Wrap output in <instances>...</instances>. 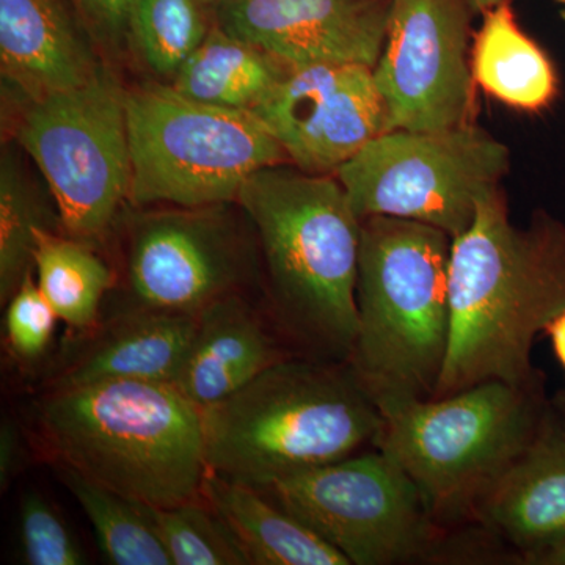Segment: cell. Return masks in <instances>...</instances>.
<instances>
[{"instance_id": "obj_1", "label": "cell", "mask_w": 565, "mask_h": 565, "mask_svg": "<svg viewBox=\"0 0 565 565\" xmlns=\"http://www.w3.org/2000/svg\"><path fill=\"white\" fill-rule=\"evenodd\" d=\"M565 310V228L509 221L500 193L479 203L473 225L452 239L449 343L434 397L484 382H535V337Z\"/></svg>"}, {"instance_id": "obj_2", "label": "cell", "mask_w": 565, "mask_h": 565, "mask_svg": "<svg viewBox=\"0 0 565 565\" xmlns=\"http://www.w3.org/2000/svg\"><path fill=\"white\" fill-rule=\"evenodd\" d=\"M237 206L258 241L275 326L303 356L348 363L362 221L341 182L275 163L248 178Z\"/></svg>"}, {"instance_id": "obj_3", "label": "cell", "mask_w": 565, "mask_h": 565, "mask_svg": "<svg viewBox=\"0 0 565 565\" xmlns=\"http://www.w3.org/2000/svg\"><path fill=\"white\" fill-rule=\"evenodd\" d=\"M36 424L63 468L152 508L202 494L203 411L173 384L110 381L46 390Z\"/></svg>"}, {"instance_id": "obj_4", "label": "cell", "mask_w": 565, "mask_h": 565, "mask_svg": "<svg viewBox=\"0 0 565 565\" xmlns=\"http://www.w3.org/2000/svg\"><path fill=\"white\" fill-rule=\"evenodd\" d=\"M207 470L264 489L377 448L384 416L348 363L280 360L203 408Z\"/></svg>"}, {"instance_id": "obj_5", "label": "cell", "mask_w": 565, "mask_h": 565, "mask_svg": "<svg viewBox=\"0 0 565 565\" xmlns=\"http://www.w3.org/2000/svg\"><path fill=\"white\" fill-rule=\"evenodd\" d=\"M452 237L405 218H363L349 367L374 403L430 399L449 343Z\"/></svg>"}, {"instance_id": "obj_6", "label": "cell", "mask_w": 565, "mask_h": 565, "mask_svg": "<svg viewBox=\"0 0 565 565\" xmlns=\"http://www.w3.org/2000/svg\"><path fill=\"white\" fill-rule=\"evenodd\" d=\"M377 448L418 487L438 526L475 519L498 479L541 433L537 384L492 381L430 399L377 403Z\"/></svg>"}, {"instance_id": "obj_7", "label": "cell", "mask_w": 565, "mask_h": 565, "mask_svg": "<svg viewBox=\"0 0 565 565\" xmlns=\"http://www.w3.org/2000/svg\"><path fill=\"white\" fill-rule=\"evenodd\" d=\"M126 114L136 207L237 203L252 174L289 162L252 111L195 102L167 82L126 92Z\"/></svg>"}, {"instance_id": "obj_8", "label": "cell", "mask_w": 565, "mask_h": 565, "mask_svg": "<svg viewBox=\"0 0 565 565\" xmlns=\"http://www.w3.org/2000/svg\"><path fill=\"white\" fill-rule=\"evenodd\" d=\"M508 169V148L465 122L446 131L381 134L334 177L360 221L405 218L455 239L473 225L479 203L498 192Z\"/></svg>"}, {"instance_id": "obj_9", "label": "cell", "mask_w": 565, "mask_h": 565, "mask_svg": "<svg viewBox=\"0 0 565 565\" xmlns=\"http://www.w3.org/2000/svg\"><path fill=\"white\" fill-rule=\"evenodd\" d=\"M126 92L107 65L76 90L25 103L17 145L35 163L63 230L84 243L109 232L131 192Z\"/></svg>"}, {"instance_id": "obj_10", "label": "cell", "mask_w": 565, "mask_h": 565, "mask_svg": "<svg viewBox=\"0 0 565 565\" xmlns=\"http://www.w3.org/2000/svg\"><path fill=\"white\" fill-rule=\"evenodd\" d=\"M258 490L351 565L414 563L437 545L440 526L418 487L381 448L285 476Z\"/></svg>"}, {"instance_id": "obj_11", "label": "cell", "mask_w": 565, "mask_h": 565, "mask_svg": "<svg viewBox=\"0 0 565 565\" xmlns=\"http://www.w3.org/2000/svg\"><path fill=\"white\" fill-rule=\"evenodd\" d=\"M233 204L162 206L132 215L125 310L199 316L217 300L243 294L259 248Z\"/></svg>"}, {"instance_id": "obj_12", "label": "cell", "mask_w": 565, "mask_h": 565, "mask_svg": "<svg viewBox=\"0 0 565 565\" xmlns=\"http://www.w3.org/2000/svg\"><path fill=\"white\" fill-rule=\"evenodd\" d=\"M468 0H393L373 68L388 131L437 132L468 122L473 71Z\"/></svg>"}, {"instance_id": "obj_13", "label": "cell", "mask_w": 565, "mask_h": 565, "mask_svg": "<svg viewBox=\"0 0 565 565\" xmlns=\"http://www.w3.org/2000/svg\"><path fill=\"white\" fill-rule=\"evenodd\" d=\"M253 114L307 173L334 174L367 141L388 131L373 68L351 63L291 68Z\"/></svg>"}, {"instance_id": "obj_14", "label": "cell", "mask_w": 565, "mask_h": 565, "mask_svg": "<svg viewBox=\"0 0 565 565\" xmlns=\"http://www.w3.org/2000/svg\"><path fill=\"white\" fill-rule=\"evenodd\" d=\"M393 0H212L214 21L289 68L351 63L374 68Z\"/></svg>"}, {"instance_id": "obj_15", "label": "cell", "mask_w": 565, "mask_h": 565, "mask_svg": "<svg viewBox=\"0 0 565 565\" xmlns=\"http://www.w3.org/2000/svg\"><path fill=\"white\" fill-rule=\"evenodd\" d=\"M104 66L71 0H0V71L24 104L76 90Z\"/></svg>"}, {"instance_id": "obj_16", "label": "cell", "mask_w": 565, "mask_h": 565, "mask_svg": "<svg viewBox=\"0 0 565 565\" xmlns=\"http://www.w3.org/2000/svg\"><path fill=\"white\" fill-rule=\"evenodd\" d=\"M476 520L514 545L523 563L565 542V426L546 416L537 437L497 484Z\"/></svg>"}, {"instance_id": "obj_17", "label": "cell", "mask_w": 565, "mask_h": 565, "mask_svg": "<svg viewBox=\"0 0 565 565\" xmlns=\"http://www.w3.org/2000/svg\"><path fill=\"white\" fill-rule=\"evenodd\" d=\"M199 316L122 310L51 379L47 390L110 381L177 382Z\"/></svg>"}, {"instance_id": "obj_18", "label": "cell", "mask_w": 565, "mask_h": 565, "mask_svg": "<svg viewBox=\"0 0 565 565\" xmlns=\"http://www.w3.org/2000/svg\"><path fill=\"white\" fill-rule=\"evenodd\" d=\"M286 356L258 310L244 294H233L199 315L191 349L174 386L203 411L232 396Z\"/></svg>"}, {"instance_id": "obj_19", "label": "cell", "mask_w": 565, "mask_h": 565, "mask_svg": "<svg viewBox=\"0 0 565 565\" xmlns=\"http://www.w3.org/2000/svg\"><path fill=\"white\" fill-rule=\"evenodd\" d=\"M202 497L230 527L250 565H351L256 487L207 470Z\"/></svg>"}, {"instance_id": "obj_20", "label": "cell", "mask_w": 565, "mask_h": 565, "mask_svg": "<svg viewBox=\"0 0 565 565\" xmlns=\"http://www.w3.org/2000/svg\"><path fill=\"white\" fill-rule=\"evenodd\" d=\"M289 71L269 52L214 24L170 85L195 102L253 114Z\"/></svg>"}, {"instance_id": "obj_21", "label": "cell", "mask_w": 565, "mask_h": 565, "mask_svg": "<svg viewBox=\"0 0 565 565\" xmlns=\"http://www.w3.org/2000/svg\"><path fill=\"white\" fill-rule=\"evenodd\" d=\"M484 14L471 50L475 81L515 109H544L557 93L552 61L522 32L508 2Z\"/></svg>"}, {"instance_id": "obj_22", "label": "cell", "mask_w": 565, "mask_h": 565, "mask_svg": "<svg viewBox=\"0 0 565 565\" xmlns=\"http://www.w3.org/2000/svg\"><path fill=\"white\" fill-rule=\"evenodd\" d=\"M36 285L54 308L58 321L76 332H93L115 274L90 244L65 232L41 230L36 236Z\"/></svg>"}, {"instance_id": "obj_23", "label": "cell", "mask_w": 565, "mask_h": 565, "mask_svg": "<svg viewBox=\"0 0 565 565\" xmlns=\"http://www.w3.org/2000/svg\"><path fill=\"white\" fill-rule=\"evenodd\" d=\"M41 230L65 232L57 204L25 167L20 150L0 156V300L9 302L35 264Z\"/></svg>"}, {"instance_id": "obj_24", "label": "cell", "mask_w": 565, "mask_h": 565, "mask_svg": "<svg viewBox=\"0 0 565 565\" xmlns=\"http://www.w3.org/2000/svg\"><path fill=\"white\" fill-rule=\"evenodd\" d=\"M62 479L95 533L107 563L114 565H173L156 530L147 504L88 481L61 467Z\"/></svg>"}, {"instance_id": "obj_25", "label": "cell", "mask_w": 565, "mask_h": 565, "mask_svg": "<svg viewBox=\"0 0 565 565\" xmlns=\"http://www.w3.org/2000/svg\"><path fill=\"white\" fill-rule=\"evenodd\" d=\"M214 24L212 0H134L128 43L154 76L170 84Z\"/></svg>"}, {"instance_id": "obj_26", "label": "cell", "mask_w": 565, "mask_h": 565, "mask_svg": "<svg viewBox=\"0 0 565 565\" xmlns=\"http://www.w3.org/2000/svg\"><path fill=\"white\" fill-rule=\"evenodd\" d=\"M148 511L173 565H250L230 527L200 497Z\"/></svg>"}, {"instance_id": "obj_27", "label": "cell", "mask_w": 565, "mask_h": 565, "mask_svg": "<svg viewBox=\"0 0 565 565\" xmlns=\"http://www.w3.org/2000/svg\"><path fill=\"white\" fill-rule=\"evenodd\" d=\"M20 533L25 563L31 565H81L84 553L68 527L41 494H25L21 503Z\"/></svg>"}, {"instance_id": "obj_28", "label": "cell", "mask_w": 565, "mask_h": 565, "mask_svg": "<svg viewBox=\"0 0 565 565\" xmlns=\"http://www.w3.org/2000/svg\"><path fill=\"white\" fill-rule=\"evenodd\" d=\"M58 316L29 275L7 302L6 327L10 351L18 360L33 363L50 349Z\"/></svg>"}, {"instance_id": "obj_29", "label": "cell", "mask_w": 565, "mask_h": 565, "mask_svg": "<svg viewBox=\"0 0 565 565\" xmlns=\"http://www.w3.org/2000/svg\"><path fill=\"white\" fill-rule=\"evenodd\" d=\"M134 0H71L96 44L118 50L128 41V20Z\"/></svg>"}, {"instance_id": "obj_30", "label": "cell", "mask_w": 565, "mask_h": 565, "mask_svg": "<svg viewBox=\"0 0 565 565\" xmlns=\"http://www.w3.org/2000/svg\"><path fill=\"white\" fill-rule=\"evenodd\" d=\"M17 426L10 419H3L0 429V486L6 489L17 475L21 462V444Z\"/></svg>"}, {"instance_id": "obj_31", "label": "cell", "mask_w": 565, "mask_h": 565, "mask_svg": "<svg viewBox=\"0 0 565 565\" xmlns=\"http://www.w3.org/2000/svg\"><path fill=\"white\" fill-rule=\"evenodd\" d=\"M545 333L548 334L550 340H552L553 351H555L557 362L561 363V366H563L565 371V310L548 323Z\"/></svg>"}, {"instance_id": "obj_32", "label": "cell", "mask_w": 565, "mask_h": 565, "mask_svg": "<svg viewBox=\"0 0 565 565\" xmlns=\"http://www.w3.org/2000/svg\"><path fill=\"white\" fill-rule=\"evenodd\" d=\"M531 565H565V542L534 557Z\"/></svg>"}, {"instance_id": "obj_33", "label": "cell", "mask_w": 565, "mask_h": 565, "mask_svg": "<svg viewBox=\"0 0 565 565\" xmlns=\"http://www.w3.org/2000/svg\"><path fill=\"white\" fill-rule=\"evenodd\" d=\"M470 2L471 9L475 11H486L492 10L493 7L500 6V3H504L505 0H468ZM559 2V0H557Z\"/></svg>"}, {"instance_id": "obj_34", "label": "cell", "mask_w": 565, "mask_h": 565, "mask_svg": "<svg viewBox=\"0 0 565 565\" xmlns=\"http://www.w3.org/2000/svg\"><path fill=\"white\" fill-rule=\"evenodd\" d=\"M556 411L557 415H559V422L565 426V392L557 394Z\"/></svg>"}, {"instance_id": "obj_35", "label": "cell", "mask_w": 565, "mask_h": 565, "mask_svg": "<svg viewBox=\"0 0 565 565\" xmlns=\"http://www.w3.org/2000/svg\"><path fill=\"white\" fill-rule=\"evenodd\" d=\"M559 2L563 3L564 9H565V0H559Z\"/></svg>"}]
</instances>
